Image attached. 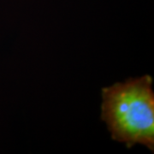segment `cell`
Here are the masks:
<instances>
[{"mask_svg": "<svg viewBox=\"0 0 154 154\" xmlns=\"http://www.w3.org/2000/svg\"><path fill=\"white\" fill-rule=\"evenodd\" d=\"M153 79L128 78L101 90V120L113 140L131 148L141 145L154 151Z\"/></svg>", "mask_w": 154, "mask_h": 154, "instance_id": "obj_1", "label": "cell"}]
</instances>
